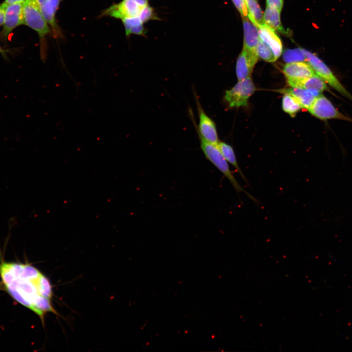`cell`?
<instances>
[{
  "instance_id": "44dd1931",
  "label": "cell",
  "mask_w": 352,
  "mask_h": 352,
  "mask_svg": "<svg viewBox=\"0 0 352 352\" xmlns=\"http://www.w3.org/2000/svg\"><path fill=\"white\" fill-rule=\"evenodd\" d=\"M255 51L258 57L266 62H273L277 60L270 47L261 39Z\"/></svg>"
},
{
  "instance_id": "5bb4252c",
  "label": "cell",
  "mask_w": 352,
  "mask_h": 352,
  "mask_svg": "<svg viewBox=\"0 0 352 352\" xmlns=\"http://www.w3.org/2000/svg\"><path fill=\"white\" fill-rule=\"evenodd\" d=\"M259 33L260 39L268 45L277 59L281 56L283 48L280 38L273 29L265 24L259 27Z\"/></svg>"
},
{
  "instance_id": "83f0119b",
  "label": "cell",
  "mask_w": 352,
  "mask_h": 352,
  "mask_svg": "<svg viewBox=\"0 0 352 352\" xmlns=\"http://www.w3.org/2000/svg\"><path fill=\"white\" fill-rule=\"evenodd\" d=\"M39 7L44 5L48 0H36Z\"/></svg>"
},
{
  "instance_id": "ffe728a7",
  "label": "cell",
  "mask_w": 352,
  "mask_h": 352,
  "mask_svg": "<svg viewBox=\"0 0 352 352\" xmlns=\"http://www.w3.org/2000/svg\"><path fill=\"white\" fill-rule=\"evenodd\" d=\"M282 108L285 112L291 116H294L302 107L294 97L290 94L285 93L282 99Z\"/></svg>"
},
{
  "instance_id": "9a60e30c",
  "label": "cell",
  "mask_w": 352,
  "mask_h": 352,
  "mask_svg": "<svg viewBox=\"0 0 352 352\" xmlns=\"http://www.w3.org/2000/svg\"><path fill=\"white\" fill-rule=\"evenodd\" d=\"M294 97L299 103L302 108L308 110L317 97L321 94L316 91L291 87L279 90Z\"/></svg>"
},
{
  "instance_id": "7c38bea8",
  "label": "cell",
  "mask_w": 352,
  "mask_h": 352,
  "mask_svg": "<svg viewBox=\"0 0 352 352\" xmlns=\"http://www.w3.org/2000/svg\"><path fill=\"white\" fill-rule=\"evenodd\" d=\"M291 87L316 91L321 93L328 89L327 83L317 74L304 79H286Z\"/></svg>"
},
{
  "instance_id": "6da1fadb",
  "label": "cell",
  "mask_w": 352,
  "mask_h": 352,
  "mask_svg": "<svg viewBox=\"0 0 352 352\" xmlns=\"http://www.w3.org/2000/svg\"><path fill=\"white\" fill-rule=\"evenodd\" d=\"M0 278L9 295L37 314L43 324L46 312L56 313L50 303L52 291L50 281L35 267L27 263L1 260Z\"/></svg>"
},
{
  "instance_id": "ac0fdd59",
  "label": "cell",
  "mask_w": 352,
  "mask_h": 352,
  "mask_svg": "<svg viewBox=\"0 0 352 352\" xmlns=\"http://www.w3.org/2000/svg\"><path fill=\"white\" fill-rule=\"evenodd\" d=\"M217 145L227 162L230 163L235 169L236 171L247 182V179L237 162L233 148L229 144L223 142L219 141L217 144Z\"/></svg>"
},
{
  "instance_id": "5b68a950",
  "label": "cell",
  "mask_w": 352,
  "mask_h": 352,
  "mask_svg": "<svg viewBox=\"0 0 352 352\" xmlns=\"http://www.w3.org/2000/svg\"><path fill=\"white\" fill-rule=\"evenodd\" d=\"M254 91L255 86L250 76L239 81L231 89L226 91L224 98L231 108L247 106Z\"/></svg>"
},
{
  "instance_id": "30bf717a",
  "label": "cell",
  "mask_w": 352,
  "mask_h": 352,
  "mask_svg": "<svg viewBox=\"0 0 352 352\" xmlns=\"http://www.w3.org/2000/svg\"><path fill=\"white\" fill-rule=\"evenodd\" d=\"M258 58L256 51L243 48L236 62V71L238 81L250 77Z\"/></svg>"
},
{
  "instance_id": "3957f363",
  "label": "cell",
  "mask_w": 352,
  "mask_h": 352,
  "mask_svg": "<svg viewBox=\"0 0 352 352\" xmlns=\"http://www.w3.org/2000/svg\"><path fill=\"white\" fill-rule=\"evenodd\" d=\"M23 15L24 24L36 31L43 42L51 31L36 0H25L23 2Z\"/></svg>"
},
{
  "instance_id": "f1b7e54d",
  "label": "cell",
  "mask_w": 352,
  "mask_h": 352,
  "mask_svg": "<svg viewBox=\"0 0 352 352\" xmlns=\"http://www.w3.org/2000/svg\"><path fill=\"white\" fill-rule=\"evenodd\" d=\"M5 51L0 46V53H4Z\"/></svg>"
},
{
  "instance_id": "7a4b0ae2",
  "label": "cell",
  "mask_w": 352,
  "mask_h": 352,
  "mask_svg": "<svg viewBox=\"0 0 352 352\" xmlns=\"http://www.w3.org/2000/svg\"><path fill=\"white\" fill-rule=\"evenodd\" d=\"M198 136L200 148L205 157L228 179L238 193L243 192L250 199L256 201V199L246 191L238 182L229 168L228 163L221 154L217 144L207 141L199 134Z\"/></svg>"
},
{
  "instance_id": "4316f807",
  "label": "cell",
  "mask_w": 352,
  "mask_h": 352,
  "mask_svg": "<svg viewBox=\"0 0 352 352\" xmlns=\"http://www.w3.org/2000/svg\"><path fill=\"white\" fill-rule=\"evenodd\" d=\"M25 0H5L3 2L6 5L17 3H23Z\"/></svg>"
},
{
  "instance_id": "e0dca14e",
  "label": "cell",
  "mask_w": 352,
  "mask_h": 352,
  "mask_svg": "<svg viewBox=\"0 0 352 352\" xmlns=\"http://www.w3.org/2000/svg\"><path fill=\"white\" fill-rule=\"evenodd\" d=\"M124 25L126 35L132 34L145 36L147 30L144 23L139 17L129 18L122 20Z\"/></svg>"
},
{
  "instance_id": "484cf974",
  "label": "cell",
  "mask_w": 352,
  "mask_h": 352,
  "mask_svg": "<svg viewBox=\"0 0 352 352\" xmlns=\"http://www.w3.org/2000/svg\"><path fill=\"white\" fill-rule=\"evenodd\" d=\"M60 0H49L50 4L55 13L58 9Z\"/></svg>"
},
{
  "instance_id": "4fadbf2b",
  "label": "cell",
  "mask_w": 352,
  "mask_h": 352,
  "mask_svg": "<svg viewBox=\"0 0 352 352\" xmlns=\"http://www.w3.org/2000/svg\"><path fill=\"white\" fill-rule=\"evenodd\" d=\"M242 18L244 33L243 48L256 51V47L260 40L259 28L248 17Z\"/></svg>"
},
{
  "instance_id": "cb8c5ba5",
  "label": "cell",
  "mask_w": 352,
  "mask_h": 352,
  "mask_svg": "<svg viewBox=\"0 0 352 352\" xmlns=\"http://www.w3.org/2000/svg\"><path fill=\"white\" fill-rule=\"evenodd\" d=\"M266 6L275 7L281 11L283 8L284 0H266Z\"/></svg>"
},
{
  "instance_id": "d6986e66",
  "label": "cell",
  "mask_w": 352,
  "mask_h": 352,
  "mask_svg": "<svg viewBox=\"0 0 352 352\" xmlns=\"http://www.w3.org/2000/svg\"><path fill=\"white\" fill-rule=\"evenodd\" d=\"M248 18L258 28L264 24V14L257 0H245Z\"/></svg>"
},
{
  "instance_id": "7402d4cb",
  "label": "cell",
  "mask_w": 352,
  "mask_h": 352,
  "mask_svg": "<svg viewBox=\"0 0 352 352\" xmlns=\"http://www.w3.org/2000/svg\"><path fill=\"white\" fill-rule=\"evenodd\" d=\"M283 58L284 61L287 63L305 62L306 61L305 49L295 48L286 50L283 53Z\"/></svg>"
},
{
  "instance_id": "d4e9b609",
  "label": "cell",
  "mask_w": 352,
  "mask_h": 352,
  "mask_svg": "<svg viewBox=\"0 0 352 352\" xmlns=\"http://www.w3.org/2000/svg\"><path fill=\"white\" fill-rule=\"evenodd\" d=\"M6 5L3 3L0 5V25H2Z\"/></svg>"
},
{
  "instance_id": "ba28073f",
  "label": "cell",
  "mask_w": 352,
  "mask_h": 352,
  "mask_svg": "<svg viewBox=\"0 0 352 352\" xmlns=\"http://www.w3.org/2000/svg\"><path fill=\"white\" fill-rule=\"evenodd\" d=\"M24 24L23 3L7 5L5 8L1 37L6 40L8 35L16 27Z\"/></svg>"
},
{
  "instance_id": "2e32d148",
  "label": "cell",
  "mask_w": 352,
  "mask_h": 352,
  "mask_svg": "<svg viewBox=\"0 0 352 352\" xmlns=\"http://www.w3.org/2000/svg\"><path fill=\"white\" fill-rule=\"evenodd\" d=\"M280 12L275 7L266 6L264 14V23L274 31L286 33L281 22Z\"/></svg>"
},
{
  "instance_id": "52a82bcc",
  "label": "cell",
  "mask_w": 352,
  "mask_h": 352,
  "mask_svg": "<svg viewBox=\"0 0 352 352\" xmlns=\"http://www.w3.org/2000/svg\"><path fill=\"white\" fill-rule=\"evenodd\" d=\"M311 114L321 120L336 119L352 122V118L341 113L325 96L316 98L308 110Z\"/></svg>"
},
{
  "instance_id": "603a6c76",
  "label": "cell",
  "mask_w": 352,
  "mask_h": 352,
  "mask_svg": "<svg viewBox=\"0 0 352 352\" xmlns=\"http://www.w3.org/2000/svg\"><path fill=\"white\" fill-rule=\"evenodd\" d=\"M232 1L242 17H247L248 12L245 0H232Z\"/></svg>"
},
{
  "instance_id": "9c48e42d",
  "label": "cell",
  "mask_w": 352,
  "mask_h": 352,
  "mask_svg": "<svg viewBox=\"0 0 352 352\" xmlns=\"http://www.w3.org/2000/svg\"><path fill=\"white\" fill-rule=\"evenodd\" d=\"M196 102L199 117L198 133L207 141L217 144L219 141L215 123L205 113L199 101Z\"/></svg>"
},
{
  "instance_id": "8992f818",
  "label": "cell",
  "mask_w": 352,
  "mask_h": 352,
  "mask_svg": "<svg viewBox=\"0 0 352 352\" xmlns=\"http://www.w3.org/2000/svg\"><path fill=\"white\" fill-rule=\"evenodd\" d=\"M149 0H122L106 10L104 14L121 20L129 18L139 17Z\"/></svg>"
},
{
  "instance_id": "8fae6325",
  "label": "cell",
  "mask_w": 352,
  "mask_h": 352,
  "mask_svg": "<svg viewBox=\"0 0 352 352\" xmlns=\"http://www.w3.org/2000/svg\"><path fill=\"white\" fill-rule=\"evenodd\" d=\"M283 71L286 79H304L316 75L311 66L305 62L286 63Z\"/></svg>"
},
{
  "instance_id": "277c9868",
  "label": "cell",
  "mask_w": 352,
  "mask_h": 352,
  "mask_svg": "<svg viewBox=\"0 0 352 352\" xmlns=\"http://www.w3.org/2000/svg\"><path fill=\"white\" fill-rule=\"evenodd\" d=\"M306 61L311 66L315 73L331 87L346 98L352 101V95L339 81L331 69L318 56L305 50Z\"/></svg>"
}]
</instances>
